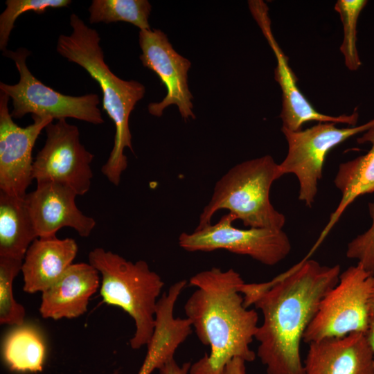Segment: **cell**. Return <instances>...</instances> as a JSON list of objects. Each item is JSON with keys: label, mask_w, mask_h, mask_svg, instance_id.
Listing matches in <instances>:
<instances>
[{"label": "cell", "mask_w": 374, "mask_h": 374, "mask_svg": "<svg viewBox=\"0 0 374 374\" xmlns=\"http://www.w3.org/2000/svg\"><path fill=\"white\" fill-rule=\"evenodd\" d=\"M339 265L305 258L273 280L256 283L253 305L262 314L255 339L267 374H304L301 343L325 294L339 278Z\"/></svg>", "instance_id": "cell-1"}, {"label": "cell", "mask_w": 374, "mask_h": 374, "mask_svg": "<svg viewBox=\"0 0 374 374\" xmlns=\"http://www.w3.org/2000/svg\"><path fill=\"white\" fill-rule=\"evenodd\" d=\"M197 289L184 305L186 318L209 354L191 364L189 374H222L234 358L253 362L250 345L257 331L258 312L244 305L240 287L245 283L233 269L212 267L190 278Z\"/></svg>", "instance_id": "cell-2"}, {"label": "cell", "mask_w": 374, "mask_h": 374, "mask_svg": "<svg viewBox=\"0 0 374 374\" xmlns=\"http://www.w3.org/2000/svg\"><path fill=\"white\" fill-rule=\"evenodd\" d=\"M72 33L60 35L57 51L68 61L82 67L99 84L103 93V109L115 125L114 146L101 171L114 185L118 186L127 166L124 150L132 151L129 118L136 103L145 94L143 84L136 80H124L112 72L105 62L98 31L89 28L75 13L70 16Z\"/></svg>", "instance_id": "cell-3"}, {"label": "cell", "mask_w": 374, "mask_h": 374, "mask_svg": "<svg viewBox=\"0 0 374 374\" xmlns=\"http://www.w3.org/2000/svg\"><path fill=\"white\" fill-rule=\"evenodd\" d=\"M89 262L101 274L103 302L121 308L134 320L131 348L147 346L154 331L158 297L164 285L160 276L144 260L133 262L100 247L90 251Z\"/></svg>", "instance_id": "cell-4"}, {"label": "cell", "mask_w": 374, "mask_h": 374, "mask_svg": "<svg viewBox=\"0 0 374 374\" xmlns=\"http://www.w3.org/2000/svg\"><path fill=\"white\" fill-rule=\"evenodd\" d=\"M282 176L270 155L235 165L216 183L196 229L211 224L217 211L226 209L249 228L283 230L285 217L269 199L272 184Z\"/></svg>", "instance_id": "cell-5"}, {"label": "cell", "mask_w": 374, "mask_h": 374, "mask_svg": "<svg viewBox=\"0 0 374 374\" xmlns=\"http://www.w3.org/2000/svg\"><path fill=\"white\" fill-rule=\"evenodd\" d=\"M373 286L374 275L359 263L341 272L337 283L321 299L303 341L309 344L355 332L367 333Z\"/></svg>", "instance_id": "cell-6"}, {"label": "cell", "mask_w": 374, "mask_h": 374, "mask_svg": "<svg viewBox=\"0 0 374 374\" xmlns=\"http://www.w3.org/2000/svg\"><path fill=\"white\" fill-rule=\"evenodd\" d=\"M3 55L14 61L19 74V82L15 84L0 82V91L12 100V118H21L30 114L53 120L73 118L93 125L104 123L98 107L100 98L97 94L71 96L45 85L28 69L26 60L30 52L26 48L20 47L15 51L6 50Z\"/></svg>", "instance_id": "cell-7"}, {"label": "cell", "mask_w": 374, "mask_h": 374, "mask_svg": "<svg viewBox=\"0 0 374 374\" xmlns=\"http://www.w3.org/2000/svg\"><path fill=\"white\" fill-rule=\"evenodd\" d=\"M374 125V119L359 125L339 128L333 123H319L304 130L282 127L288 145L287 154L279 164L282 175L294 174L299 184V199L311 207L322 177L328 152L348 139L364 133Z\"/></svg>", "instance_id": "cell-8"}, {"label": "cell", "mask_w": 374, "mask_h": 374, "mask_svg": "<svg viewBox=\"0 0 374 374\" xmlns=\"http://www.w3.org/2000/svg\"><path fill=\"white\" fill-rule=\"evenodd\" d=\"M237 220L231 213L193 233H182L179 246L188 251H211L225 249L249 256L258 262L274 266L283 260L291 251V243L283 230L265 228L240 229L233 226Z\"/></svg>", "instance_id": "cell-9"}, {"label": "cell", "mask_w": 374, "mask_h": 374, "mask_svg": "<svg viewBox=\"0 0 374 374\" xmlns=\"http://www.w3.org/2000/svg\"><path fill=\"white\" fill-rule=\"evenodd\" d=\"M44 130L46 139L33 161V179L61 184L84 195L91 184L93 155L81 143L78 127L60 119Z\"/></svg>", "instance_id": "cell-10"}, {"label": "cell", "mask_w": 374, "mask_h": 374, "mask_svg": "<svg viewBox=\"0 0 374 374\" xmlns=\"http://www.w3.org/2000/svg\"><path fill=\"white\" fill-rule=\"evenodd\" d=\"M9 99L0 91V191L24 198L33 180V147L42 130L53 119L32 116L33 123L21 127L9 112Z\"/></svg>", "instance_id": "cell-11"}, {"label": "cell", "mask_w": 374, "mask_h": 374, "mask_svg": "<svg viewBox=\"0 0 374 374\" xmlns=\"http://www.w3.org/2000/svg\"><path fill=\"white\" fill-rule=\"evenodd\" d=\"M139 37L142 52L139 58L143 65L158 75L167 90L161 102L148 105L149 113L159 117L167 107L175 105L185 121L195 119L193 97L188 84L190 62L173 48L167 35L161 30H140Z\"/></svg>", "instance_id": "cell-12"}, {"label": "cell", "mask_w": 374, "mask_h": 374, "mask_svg": "<svg viewBox=\"0 0 374 374\" xmlns=\"http://www.w3.org/2000/svg\"><path fill=\"white\" fill-rule=\"evenodd\" d=\"M249 6L276 58L277 66L274 71V78L282 91V109L280 114L282 127L294 132L299 131L303 124L308 121L343 123L355 126L359 118L356 111L350 115L333 116L321 114L311 105L299 90L296 84V78L289 65L288 57L273 35L268 7L260 0L249 1Z\"/></svg>", "instance_id": "cell-13"}, {"label": "cell", "mask_w": 374, "mask_h": 374, "mask_svg": "<svg viewBox=\"0 0 374 374\" xmlns=\"http://www.w3.org/2000/svg\"><path fill=\"white\" fill-rule=\"evenodd\" d=\"M37 184L35 190L26 195L24 202L37 238L56 236L65 226L75 229L81 237L91 234L96 221L78 208V195L73 190L51 181Z\"/></svg>", "instance_id": "cell-14"}, {"label": "cell", "mask_w": 374, "mask_h": 374, "mask_svg": "<svg viewBox=\"0 0 374 374\" xmlns=\"http://www.w3.org/2000/svg\"><path fill=\"white\" fill-rule=\"evenodd\" d=\"M304 374H374V353L367 333L311 342Z\"/></svg>", "instance_id": "cell-15"}, {"label": "cell", "mask_w": 374, "mask_h": 374, "mask_svg": "<svg viewBox=\"0 0 374 374\" xmlns=\"http://www.w3.org/2000/svg\"><path fill=\"white\" fill-rule=\"evenodd\" d=\"M100 287L98 271L89 263L72 264L64 274L42 293L41 316L58 320L84 314L91 296Z\"/></svg>", "instance_id": "cell-16"}, {"label": "cell", "mask_w": 374, "mask_h": 374, "mask_svg": "<svg viewBox=\"0 0 374 374\" xmlns=\"http://www.w3.org/2000/svg\"><path fill=\"white\" fill-rule=\"evenodd\" d=\"M186 285L184 280L176 282L159 299L154 331L147 345V353L137 374H152L174 358L179 346L190 335L192 325L189 319L174 316L176 302Z\"/></svg>", "instance_id": "cell-17"}, {"label": "cell", "mask_w": 374, "mask_h": 374, "mask_svg": "<svg viewBox=\"0 0 374 374\" xmlns=\"http://www.w3.org/2000/svg\"><path fill=\"white\" fill-rule=\"evenodd\" d=\"M78 252L72 238L56 236L35 239L26 251L21 267L24 292H43L73 264Z\"/></svg>", "instance_id": "cell-18"}, {"label": "cell", "mask_w": 374, "mask_h": 374, "mask_svg": "<svg viewBox=\"0 0 374 374\" xmlns=\"http://www.w3.org/2000/svg\"><path fill=\"white\" fill-rule=\"evenodd\" d=\"M358 143H370L365 154L339 165L334 182L341 198L314 246L317 249L337 222L346 208L359 196L374 192V125L357 139Z\"/></svg>", "instance_id": "cell-19"}, {"label": "cell", "mask_w": 374, "mask_h": 374, "mask_svg": "<svg viewBox=\"0 0 374 374\" xmlns=\"http://www.w3.org/2000/svg\"><path fill=\"white\" fill-rule=\"evenodd\" d=\"M37 238L24 198L0 191V257L24 260Z\"/></svg>", "instance_id": "cell-20"}, {"label": "cell", "mask_w": 374, "mask_h": 374, "mask_svg": "<svg viewBox=\"0 0 374 374\" xmlns=\"http://www.w3.org/2000/svg\"><path fill=\"white\" fill-rule=\"evenodd\" d=\"M46 346L41 330L33 324L15 326L2 345L4 362L12 371L37 373L43 370Z\"/></svg>", "instance_id": "cell-21"}, {"label": "cell", "mask_w": 374, "mask_h": 374, "mask_svg": "<svg viewBox=\"0 0 374 374\" xmlns=\"http://www.w3.org/2000/svg\"><path fill=\"white\" fill-rule=\"evenodd\" d=\"M152 6L147 0H93L89 7V23L125 21L140 30H150Z\"/></svg>", "instance_id": "cell-22"}, {"label": "cell", "mask_w": 374, "mask_h": 374, "mask_svg": "<svg viewBox=\"0 0 374 374\" xmlns=\"http://www.w3.org/2000/svg\"><path fill=\"white\" fill-rule=\"evenodd\" d=\"M23 260L0 257V323L12 326L25 323L26 311L13 296L15 278L21 271Z\"/></svg>", "instance_id": "cell-23"}, {"label": "cell", "mask_w": 374, "mask_h": 374, "mask_svg": "<svg viewBox=\"0 0 374 374\" xmlns=\"http://www.w3.org/2000/svg\"><path fill=\"white\" fill-rule=\"evenodd\" d=\"M366 3L367 1L364 0H338L335 6V10L339 14L344 30L340 50L345 64L350 71H356L362 65L357 49V23Z\"/></svg>", "instance_id": "cell-24"}, {"label": "cell", "mask_w": 374, "mask_h": 374, "mask_svg": "<svg viewBox=\"0 0 374 374\" xmlns=\"http://www.w3.org/2000/svg\"><path fill=\"white\" fill-rule=\"evenodd\" d=\"M71 0H6V8L0 15V50H7L11 31L17 19L26 12L44 13L49 8L66 7Z\"/></svg>", "instance_id": "cell-25"}, {"label": "cell", "mask_w": 374, "mask_h": 374, "mask_svg": "<svg viewBox=\"0 0 374 374\" xmlns=\"http://www.w3.org/2000/svg\"><path fill=\"white\" fill-rule=\"evenodd\" d=\"M368 206L371 226L348 244L346 255L350 259L357 260V263L374 275V202L370 203Z\"/></svg>", "instance_id": "cell-26"}, {"label": "cell", "mask_w": 374, "mask_h": 374, "mask_svg": "<svg viewBox=\"0 0 374 374\" xmlns=\"http://www.w3.org/2000/svg\"><path fill=\"white\" fill-rule=\"evenodd\" d=\"M191 364L184 363L179 366L174 358L163 364L159 369V374H188Z\"/></svg>", "instance_id": "cell-27"}, {"label": "cell", "mask_w": 374, "mask_h": 374, "mask_svg": "<svg viewBox=\"0 0 374 374\" xmlns=\"http://www.w3.org/2000/svg\"><path fill=\"white\" fill-rule=\"evenodd\" d=\"M222 374H246L245 362L234 358L225 366Z\"/></svg>", "instance_id": "cell-28"}, {"label": "cell", "mask_w": 374, "mask_h": 374, "mask_svg": "<svg viewBox=\"0 0 374 374\" xmlns=\"http://www.w3.org/2000/svg\"><path fill=\"white\" fill-rule=\"evenodd\" d=\"M367 336L374 353V312H371V319Z\"/></svg>", "instance_id": "cell-29"}, {"label": "cell", "mask_w": 374, "mask_h": 374, "mask_svg": "<svg viewBox=\"0 0 374 374\" xmlns=\"http://www.w3.org/2000/svg\"><path fill=\"white\" fill-rule=\"evenodd\" d=\"M369 306H370L371 312H374V286L373 287V290H372L370 301H369Z\"/></svg>", "instance_id": "cell-30"}]
</instances>
